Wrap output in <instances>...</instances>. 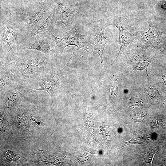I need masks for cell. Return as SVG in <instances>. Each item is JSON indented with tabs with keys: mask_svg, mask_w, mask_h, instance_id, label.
Listing matches in <instances>:
<instances>
[{
	"mask_svg": "<svg viewBox=\"0 0 166 166\" xmlns=\"http://www.w3.org/2000/svg\"><path fill=\"white\" fill-rule=\"evenodd\" d=\"M12 49L2 60L5 66H12L22 73L25 80L30 82V77L34 74H40L51 70V59L53 57L33 49Z\"/></svg>",
	"mask_w": 166,
	"mask_h": 166,
	"instance_id": "1",
	"label": "cell"
},
{
	"mask_svg": "<svg viewBox=\"0 0 166 166\" xmlns=\"http://www.w3.org/2000/svg\"><path fill=\"white\" fill-rule=\"evenodd\" d=\"M0 21V53L2 59L24 39L28 32L8 18H1Z\"/></svg>",
	"mask_w": 166,
	"mask_h": 166,
	"instance_id": "2",
	"label": "cell"
},
{
	"mask_svg": "<svg viewBox=\"0 0 166 166\" xmlns=\"http://www.w3.org/2000/svg\"><path fill=\"white\" fill-rule=\"evenodd\" d=\"M75 52H73L65 65L61 69L52 71L50 70L38 74L35 80L30 81L28 84L31 92L37 90H43L49 95L53 105V99L58 91L61 78L68 69L70 61Z\"/></svg>",
	"mask_w": 166,
	"mask_h": 166,
	"instance_id": "3",
	"label": "cell"
},
{
	"mask_svg": "<svg viewBox=\"0 0 166 166\" xmlns=\"http://www.w3.org/2000/svg\"><path fill=\"white\" fill-rule=\"evenodd\" d=\"M108 21L109 26H116L119 31V44L120 46L118 53L110 67L121 57L128 45L135 41L141 33L137 27L132 26L129 25L127 18L114 16Z\"/></svg>",
	"mask_w": 166,
	"mask_h": 166,
	"instance_id": "4",
	"label": "cell"
},
{
	"mask_svg": "<svg viewBox=\"0 0 166 166\" xmlns=\"http://www.w3.org/2000/svg\"><path fill=\"white\" fill-rule=\"evenodd\" d=\"M75 30L74 34H69L66 37L59 38L56 36L52 31H45L42 36L51 39L54 42L57 46L60 53H63L65 48L67 46L74 45L79 51L82 49L89 52L88 47L93 49V42L90 35L85 33L84 34H80L78 31L76 26H73Z\"/></svg>",
	"mask_w": 166,
	"mask_h": 166,
	"instance_id": "5",
	"label": "cell"
},
{
	"mask_svg": "<svg viewBox=\"0 0 166 166\" xmlns=\"http://www.w3.org/2000/svg\"><path fill=\"white\" fill-rule=\"evenodd\" d=\"M54 43L51 39L40 36L38 34L30 37L26 36L15 47L19 49L35 50L53 57L57 54L60 53L57 46Z\"/></svg>",
	"mask_w": 166,
	"mask_h": 166,
	"instance_id": "6",
	"label": "cell"
},
{
	"mask_svg": "<svg viewBox=\"0 0 166 166\" xmlns=\"http://www.w3.org/2000/svg\"><path fill=\"white\" fill-rule=\"evenodd\" d=\"M53 8L51 3L47 2H39L32 5L23 14L25 29L28 32L35 28L47 17Z\"/></svg>",
	"mask_w": 166,
	"mask_h": 166,
	"instance_id": "7",
	"label": "cell"
},
{
	"mask_svg": "<svg viewBox=\"0 0 166 166\" xmlns=\"http://www.w3.org/2000/svg\"><path fill=\"white\" fill-rule=\"evenodd\" d=\"M148 30L141 33L135 41L138 46L142 48H151L161 49L166 46V42L157 25L152 20L148 21Z\"/></svg>",
	"mask_w": 166,
	"mask_h": 166,
	"instance_id": "8",
	"label": "cell"
},
{
	"mask_svg": "<svg viewBox=\"0 0 166 166\" xmlns=\"http://www.w3.org/2000/svg\"><path fill=\"white\" fill-rule=\"evenodd\" d=\"M109 26L108 20L101 19L93 21L90 24L89 28L93 34L91 38L94 45L93 56L97 54L99 56L101 63L105 67L103 60V54L108 38L104 34L105 29Z\"/></svg>",
	"mask_w": 166,
	"mask_h": 166,
	"instance_id": "9",
	"label": "cell"
},
{
	"mask_svg": "<svg viewBox=\"0 0 166 166\" xmlns=\"http://www.w3.org/2000/svg\"><path fill=\"white\" fill-rule=\"evenodd\" d=\"M28 82L24 81L8 87L0 92L1 97L7 107H14L21 105L25 94L30 92Z\"/></svg>",
	"mask_w": 166,
	"mask_h": 166,
	"instance_id": "10",
	"label": "cell"
},
{
	"mask_svg": "<svg viewBox=\"0 0 166 166\" xmlns=\"http://www.w3.org/2000/svg\"><path fill=\"white\" fill-rule=\"evenodd\" d=\"M53 2L60 8L61 14V18L57 22L55 28L65 31L70 30L73 28L74 20L78 16V12L62 0H54Z\"/></svg>",
	"mask_w": 166,
	"mask_h": 166,
	"instance_id": "11",
	"label": "cell"
},
{
	"mask_svg": "<svg viewBox=\"0 0 166 166\" xmlns=\"http://www.w3.org/2000/svg\"><path fill=\"white\" fill-rule=\"evenodd\" d=\"M0 92L18 83L26 81L20 72L13 66L0 67Z\"/></svg>",
	"mask_w": 166,
	"mask_h": 166,
	"instance_id": "12",
	"label": "cell"
},
{
	"mask_svg": "<svg viewBox=\"0 0 166 166\" xmlns=\"http://www.w3.org/2000/svg\"><path fill=\"white\" fill-rule=\"evenodd\" d=\"M60 9L59 6L53 8L47 17L35 28L29 31L27 37H30L46 31L53 32L57 22L61 18Z\"/></svg>",
	"mask_w": 166,
	"mask_h": 166,
	"instance_id": "13",
	"label": "cell"
},
{
	"mask_svg": "<svg viewBox=\"0 0 166 166\" xmlns=\"http://www.w3.org/2000/svg\"><path fill=\"white\" fill-rule=\"evenodd\" d=\"M154 59L152 54L142 49L138 50L130 57V60L133 65L132 70H145L148 80L147 68Z\"/></svg>",
	"mask_w": 166,
	"mask_h": 166,
	"instance_id": "14",
	"label": "cell"
},
{
	"mask_svg": "<svg viewBox=\"0 0 166 166\" xmlns=\"http://www.w3.org/2000/svg\"><path fill=\"white\" fill-rule=\"evenodd\" d=\"M129 127L132 132V137L130 140L125 142V144L122 147L130 144H141L151 139L150 135L148 134H146L133 127L130 126Z\"/></svg>",
	"mask_w": 166,
	"mask_h": 166,
	"instance_id": "15",
	"label": "cell"
},
{
	"mask_svg": "<svg viewBox=\"0 0 166 166\" xmlns=\"http://www.w3.org/2000/svg\"><path fill=\"white\" fill-rule=\"evenodd\" d=\"M119 77H113L109 82V83L105 90L104 95L107 96V97L110 100L112 103L113 98L117 94L118 92L117 86L118 81Z\"/></svg>",
	"mask_w": 166,
	"mask_h": 166,
	"instance_id": "16",
	"label": "cell"
},
{
	"mask_svg": "<svg viewBox=\"0 0 166 166\" xmlns=\"http://www.w3.org/2000/svg\"><path fill=\"white\" fill-rule=\"evenodd\" d=\"M164 146H152L147 152L137 155L139 156L145 163L151 165L152 164L155 155Z\"/></svg>",
	"mask_w": 166,
	"mask_h": 166,
	"instance_id": "17",
	"label": "cell"
},
{
	"mask_svg": "<svg viewBox=\"0 0 166 166\" xmlns=\"http://www.w3.org/2000/svg\"><path fill=\"white\" fill-rule=\"evenodd\" d=\"M145 93L151 99L153 100H161L160 93L154 87L147 88L145 89Z\"/></svg>",
	"mask_w": 166,
	"mask_h": 166,
	"instance_id": "18",
	"label": "cell"
},
{
	"mask_svg": "<svg viewBox=\"0 0 166 166\" xmlns=\"http://www.w3.org/2000/svg\"><path fill=\"white\" fill-rule=\"evenodd\" d=\"M166 121L163 117H158L154 118L151 122L152 127H160L164 126L166 123Z\"/></svg>",
	"mask_w": 166,
	"mask_h": 166,
	"instance_id": "19",
	"label": "cell"
},
{
	"mask_svg": "<svg viewBox=\"0 0 166 166\" xmlns=\"http://www.w3.org/2000/svg\"><path fill=\"white\" fill-rule=\"evenodd\" d=\"M142 105L143 102L141 100L136 97L131 98L128 103V105L130 107H137Z\"/></svg>",
	"mask_w": 166,
	"mask_h": 166,
	"instance_id": "20",
	"label": "cell"
},
{
	"mask_svg": "<svg viewBox=\"0 0 166 166\" xmlns=\"http://www.w3.org/2000/svg\"><path fill=\"white\" fill-rule=\"evenodd\" d=\"M147 116V115L144 113H141L135 114L132 116V119L137 122H140L144 120Z\"/></svg>",
	"mask_w": 166,
	"mask_h": 166,
	"instance_id": "21",
	"label": "cell"
},
{
	"mask_svg": "<svg viewBox=\"0 0 166 166\" xmlns=\"http://www.w3.org/2000/svg\"><path fill=\"white\" fill-rule=\"evenodd\" d=\"M158 4L160 7L166 10V0L160 1Z\"/></svg>",
	"mask_w": 166,
	"mask_h": 166,
	"instance_id": "22",
	"label": "cell"
},
{
	"mask_svg": "<svg viewBox=\"0 0 166 166\" xmlns=\"http://www.w3.org/2000/svg\"><path fill=\"white\" fill-rule=\"evenodd\" d=\"M161 77L163 80L166 87V75L162 74L161 75ZM164 103H166V97L165 98V101L164 103Z\"/></svg>",
	"mask_w": 166,
	"mask_h": 166,
	"instance_id": "23",
	"label": "cell"
}]
</instances>
